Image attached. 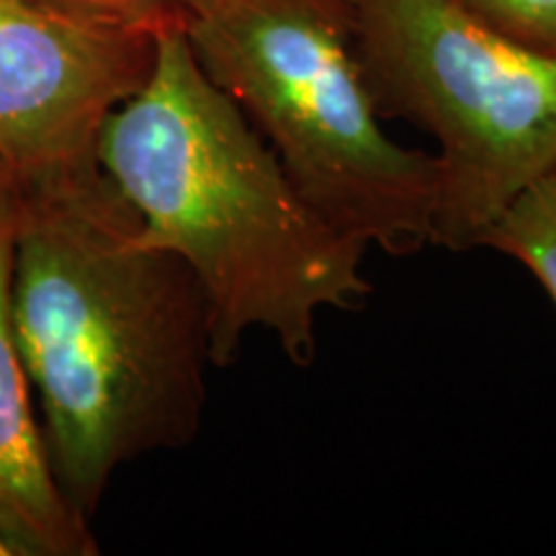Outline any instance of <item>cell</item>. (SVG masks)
Listing matches in <instances>:
<instances>
[{
  "label": "cell",
  "mask_w": 556,
  "mask_h": 556,
  "mask_svg": "<svg viewBox=\"0 0 556 556\" xmlns=\"http://www.w3.org/2000/svg\"><path fill=\"white\" fill-rule=\"evenodd\" d=\"M13 193H16V180H13L9 168L0 163V212H3V208L11 204Z\"/></svg>",
  "instance_id": "10"
},
{
  "label": "cell",
  "mask_w": 556,
  "mask_h": 556,
  "mask_svg": "<svg viewBox=\"0 0 556 556\" xmlns=\"http://www.w3.org/2000/svg\"><path fill=\"white\" fill-rule=\"evenodd\" d=\"M0 556H13V552H11V546L5 544L3 539H0Z\"/></svg>",
  "instance_id": "11"
},
{
  "label": "cell",
  "mask_w": 556,
  "mask_h": 556,
  "mask_svg": "<svg viewBox=\"0 0 556 556\" xmlns=\"http://www.w3.org/2000/svg\"><path fill=\"white\" fill-rule=\"evenodd\" d=\"M500 31L536 50L556 52V0H464Z\"/></svg>",
  "instance_id": "9"
},
{
  "label": "cell",
  "mask_w": 556,
  "mask_h": 556,
  "mask_svg": "<svg viewBox=\"0 0 556 556\" xmlns=\"http://www.w3.org/2000/svg\"><path fill=\"white\" fill-rule=\"evenodd\" d=\"M37 3L70 16L157 34L165 29L186 31L193 13L206 0H37Z\"/></svg>",
  "instance_id": "8"
},
{
  "label": "cell",
  "mask_w": 556,
  "mask_h": 556,
  "mask_svg": "<svg viewBox=\"0 0 556 556\" xmlns=\"http://www.w3.org/2000/svg\"><path fill=\"white\" fill-rule=\"evenodd\" d=\"M477 248L523 263L556 304V173L520 191L484 229Z\"/></svg>",
  "instance_id": "7"
},
{
  "label": "cell",
  "mask_w": 556,
  "mask_h": 556,
  "mask_svg": "<svg viewBox=\"0 0 556 556\" xmlns=\"http://www.w3.org/2000/svg\"><path fill=\"white\" fill-rule=\"evenodd\" d=\"M9 307L52 471L90 523L116 469L199 433L204 291L178 255L142 240L96 160L16 184Z\"/></svg>",
  "instance_id": "1"
},
{
  "label": "cell",
  "mask_w": 556,
  "mask_h": 556,
  "mask_svg": "<svg viewBox=\"0 0 556 556\" xmlns=\"http://www.w3.org/2000/svg\"><path fill=\"white\" fill-rule=\"evenodd\" d=\"M381 114L438 142L433 245L469 250L533 180L556 173V52L464 0H336Z\"/></svg>",
  "instance_id": "4"
},
{
  "label": "cell",
  "mask_w": 556,
  "mask_h": 556,
  "mask_svg": "<svg viewBox=\"0 0 556 556\" xmlns=\"http://www.w3.org/2000/svg\"><path fill=\"white\" fill-rule=\"evenodd\" d=\"M186 37L330 227L392 255L433 245L438 157L381 127L336 0H206Z\"/></svg>",
  "instance_id": "3"
},
{
  "label": "cell",
  "mask_w": 556,
  "mask_h": 556,
  "mask_svg": "<svg viewBox=\"0 0 556 556\" xmlns=\"http://www.w3.org/2000/svg\"><path fill=\"white\" fill-rule=\"evenodd\" d=\"M96 160L142 240L197 276L212 366L232 364L250 330L270 332L291 364L309 366L319 315L371 294L368 248L304 201L184 29L157 31L148 80L103 122Z\"/></svg>",
  "instance_id": "2"
},
{
  "label": "cell",
  "mask_w": 556,
  "mask_h": 556,
  "mask_svg": "<svg viewBox=\"0 0 556 556\" xmlns=\"http://www.w3.org/2000/svg\"><path fill=\"white\" fill-rule=\"evenodd\" d=\"M16 193L0 212V539L13 556H96L88 520L67 503L47 456L31 384L11 325Z\"/></svg>",
  "instance_id": "6"
},
{
  "label": "cell",
  "mask_w": 556,
  "mask_h": 556,
  "mask_svg": "<svg viewBox=\"0 0 556 556\" xmlns=\"http://www.w3.org/2000/svg\"><path fill=\"white\" fill-rule=\"evenodd\" d=\"M155 37L0 0V163L16 184L96 163L103 122L148 80Z\"/></svg>",
  "instance_id": "5"
}]
</instances>
